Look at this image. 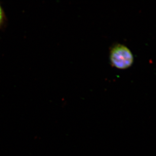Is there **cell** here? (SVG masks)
Segmentation results:
<instances>
[{
  "mask_svg": "<svg viewBox=\"0 0 156 156\" xmlns=\"http://www.w3.org/2000/svg\"><path fill=\"white\" fill-rule=\"evenodd\" d=\"M5 19V12L3 10L2 7L0 4V28L2 27Z\"/></svg>",
  "mask_w": 156,
  "mask_h": 156,
  "instance_id": "2",
  "label": "cell"
},
{
  "mask_svg": "<svg viewBox=\"0 0 156 156\" xmlns=\"http://www.w3.org/2000/svg\"><path fill=\"white\" fill-rule=\"evenodd\" d=\"M110 58L112 65L121 69L130 67L134 62V57L131 50L122 44H117L112 48Z\"/></svg>",
  "mask_w": 156,
  "mask_h": 156,
  "instance_id": "1",
  "label": "cell"
}]
</instances>
